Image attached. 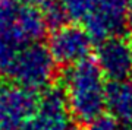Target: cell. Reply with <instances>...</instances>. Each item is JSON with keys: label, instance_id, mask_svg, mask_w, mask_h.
<instances>
[{"label": "cell", "instance_id": "cell-1", "mask_svg": "<svg viewBox=\"0 0 132 130\" xmlns=\"http://www.w3.org/2000/svg\"><path fill=\"white\" fill-rule=\"evenodd\" d=\"M68 107L76 123L87 124L106 111V82L93 59L68 67L63 78Z\"/></svg>", "mask_w": 132, "mask_h": 130}, {"label": "cell", "instance_id": "cell-2", "mask_svg": "<svg viewBox=\"0 0 132 130\" xmlns=\"http://www.w3.org/2000/svg\"><path fill=\"white\" fill-rule=\"evenodd\" d=\"M2 72L7 75L12 83L38 94L53 86L56 63L47 45L32 42L19 48L2 67Z\"/></svg>", "mask_w": 132, "mask_h": 130}, {"label": "cell", "instance_id": "cell-3", "mask_svg": "<svg viewBox=\"0 0 132 130\" xmlns=\"http://www.w3.org/2000/svg\"><path fill=\"white\" fill-rule=\"evenodd\" d=\"M90 7L84 28L94 44L110 37H122L129 26V0H88Z\"/></svg>", "mask_w": 132, "mask_h": 130}, {"label": "cell", "instance_id": "cell-4", "mask_svg": "<svg viewBox=\"0 0 132 130\" xmlns=\"http://www.w3.org/2000/svg\"><path fill=\"white\" fill-rule=\"evenodd\" d=\"M94 41L84 25L66 23L54 28L48 35L47 48L57 66L71 67L79 61L90 59Z\"/></svg>", "mask_w": 132, "mask_h": 130}, {"label": "cell", "instance_id": "cell-5", "mask_svg": "<svg viewBox=\"0 0 132 130\" xmlns=\"http://www.w3.org/2000/svg\"><path fill=\"white\" fill-rule=\"evenodd\" d=\"M65 91L62 86H50L40 94L35 111L21 130H75Z\"/></svg>", "mask_w": 132, "mask_h": 130}, {"label": "cell", "instance_id": "cell-6", "mask_svg": "<svg viewBox=\"0 0 132 130\" xmlns=\"http://www.w3.org/2000/svg\"><path fill=\"white\" fill-rule=\"evenodd\" d=\"M95 61L109 82L132 79V41L123 35L106 38L97 44Z\"/></svg>", "mask_w": 132, "mask_h": 130}, {"label": "cell", "instance_id": "cell-7", "mask_svg": "<svg viewBox=\"0 0 132 130\" xmlns=\"http://www.w3.org/2000/svg\"><path fill=\"white\" fill-rule=\"evenodd\" d=\"M40 94L15 83L0 86V130H21L35 111Z\"/></svg>", "mask_w": 132, "mask_h": 130}, {"label": "cell", "instance_id": "cell-8", "mask_svg": "<svg viewBox=\"0 0 132 130\" xmlns=\"http://www.w3.org/2000/svg\"><path fill=\"white\" fill-rule=\"evenodd\" d=\"M106 110L122 124H132V79L106 83Z\"/></svg>", "mask_w": 132, "mask_h": 130}, {"label": "cell", "instance_id": "cell-9", "mask_svg": "<svg viewBox=\"0 0 132 130\" xmlns=\"http://www.w3.org/2000/svg\"><path fill=\"white\" fill-rule=\"evenodd\" d=\"M60 3L69 21H73V23L84 22L90 7L88 0H60Z\"/></svg>", "mask_w": 132, "mask_h": 130}, {"label": "cell", "instance_id": "cell-10", "mask_svg": "<svg viewBox=\"0 0 132 130\" xmlns=\"http://www.w3.org/2000/svg\"><path fill=\"white\" fill-rule=\"evenodd\" d=\"M119 123L109 114H101L93 121L84 124L82 130H119Z\"/></svg>", "mask_w": 132, "mask_h": 130}, {"label": "cell", "instance_id": "cell-11", "mask_svg": "<svg viewBox=\"0 0 132 130\" xmlns=\"http://www.w3.org/2000/svg\"><path fill=\"white\" fill-rule=\"evenodd\" d=\"M119 130H132V124H122V126H119Z\"/></svg>", "mask_w": 132, "mask_h": 130}, {"label": "cell", "instance_id": "cell-12", "mask_svg": "<svg viewBox=\"0 0 132 130\" xmlns=\"http://www.w3.org/2000/svg\"><path fill=\"white\" fill-rule=\"evenodd\" d=\"M129 28H131V37H132V18H131V21H129ZM132 41V40H131Z\"/></svg>", "mask_w": 132, "mask_h": 130}]
</instances>
